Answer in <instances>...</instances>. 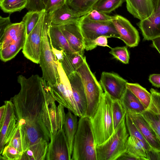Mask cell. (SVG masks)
<instances>
[{"label":"cell","mask_w":160,"mask_h":160,"mask_svg":"<svg viewBox=\"0 0 160 160\" xmlns=\"http://www.w3.org/2000/svg\"><path fill=\"white\" fill-rule=\"evenodd\" d=\"M17 82L20 90L10 100L17 122L25 131L29 147L44 141L49 142L50 133L42 119L45 95L49 88L47 82L37 74L28 78L20 75Z\"/></svg>","instance_id":"cell-1"},{"label":"cell","mask_w":160,"mask_h":160,"mask_svg":"<svg viewBox=\"0 0 160 160\" xmlns=\"http://www.w3.org/2000/svg\"><path fill=\"white\" fill-rule=\"evenodd\" d=\"M90 118L80 117L73 143L71 160H97Z\"/></svg>","instance_id":"cell-2"},{"label":"cell","mask_w":160,"mask_h":160,"mask_svg":"<svg viewBox=\"0 0 160 160\" xmlns=\"http://www.w3.org/2000/svg\"><path fill=\"white\" fill-rule=\"evenodd\" d=\"M112 101L110 96L106 92H103L95 114L90 118L96 145L105 142L114 131L112 113Z\"/></svg>","instance_id":"cell-3"},{"label":"cell","mask_w":160,"mask_h":160,"mask_svg":"<svg viewBox=\"0 0 160 160\" xmlns=\"http://www.w3.org/2000/svg\"><path fill=\"white\" fill-rule=\"evenodd\" d=\"M129 135L125 116L112 135L103 143L96 145L97 160H117L126 151Z\"/></svg>","instance_id":"cell-4"},{"label":"cell","mask_w":160,"mask_h":160,"mask_svg":"<svg viewBox=\"0 0 160 160\" xmlns=\"http://www.w3.org/2000/svg\"><path fill=\"white\" fill-rule=\"evenodd\" d=\"M77 71L81 78L87 98V107L85 116L91 118L100 102L103 93L102 88L91 70L86 58Z\"/></svg>","instance_id":"cell-5"},{"label":"cell","mask_w":160,"mask_h":160,"mask_svg":"<svg viewBox=\"0 0 160 160\" xmlns=\"http://www.w3.org/2000/svg\"><path fill=\"white\" fill-rule=\"evenodd\" d=\"M51 24L50 17L44 28L39 64L42 70V78L48 85L52 86L58 83L60 78L57 62L52 50L48 36Z\"/></svg>","instance_id":"cell-6"},{"label":"cell","mask_w":160,"mask_h":160,"mask_svg":"<svg viewBox=\"0 0 160 160\" xmlns=\"http://www.w3.org/2000/svg\"><path fill=\"white\" fill-rule=\"evenodd\" d=\"M79 22L83 38L85 49L87 51L95 48L93 41L99 36H104L108 38H119L120 35L112 21H92L83 15L80 17Z\"/></svg>","instance_id":"cell-7"},{"label":"cell","mask_w":160,"mask_h":160,"mask_svg":"<svg viewBox=\"0 0 160 160\" xmlns=\"http://www.w3.org/2000/svg\"><path fill=\"white\" fill-rule=\"evenodd\" d=\"M57 62L59 82L56 84L49 85L51 94L59 104L71 111L79 117H82L79 109L74 100L71 85L68 78L61 63Z\"/></svg>","instance_id":"cell-8"},{"label":"cell","mask_w":160,"mask_h":160,"mask_svg":"<svg viewBox=\"0 0 160 160\" xmlns=\"http://www.w3.org/2000/svg\"><path fill=\"white\" fill-rule=\"evenodd\" d=\"M56 101L49 86L45 95L42 119L50 133H54L63 128L65 121L64 107L59 104L57 106Z\"/></svg>","instance_id":"cell-9"},{"label":"cell","mask_w":160,"mask_h":160,"mask_svg":"<svg viewBox=\"0 0 160 160\" xmlns=\"http://www.w3.org/2000/svg\"><path fill=\"white\" fill-rule=\"evenodd\" d=\"M50 17V14L44 9L36 26L27 36L22 52L27 58L32 62L39 64L41 44L44 28Z\"/></svg>","instance_id":"cell-10"},{"label":"cell","mask_w":160,"mask_h":160,"mask_svg":"<svg viewBox=\"0 0 160 160\" xmlns=\"http://www.w3.org/2000/svg\"><path fill=\"white\" fill-rule=\"evenodd\" d=\"M50 134L45 160H71L63 128Z\"/></svg>","instance_id":"cell-11"},{"label":"cell","mask_w":160,"mask_h":160,"mask_svg":"<svg viewBox=\"0 0 160 160\" xmlns=\"http://www.w3.org/2000/svg\"><path fill=\"white\" fill-rule=\"evenodd\" d=\"M127 82L116 73L105 72H102L99 82L104 92L112 99L120 100L127 89Z\"/></svg>","instance_id":"cell-12"},{"label":"cell","mask_w":160,"mask_h":160,"mask_svg":"<svg viewBox=\"0 0 160 160\" xmlns=\"http://www.w3.org/2000/svg\"><path fill=\"white\" fill-rule=\"evenodd\" d=\"M112 21L120 35L119 38L129 47L137 46L140 41L139 32L129 21L123 16L117 15Z\"/></svg>","instance_id":"cell-13"},{"label":"cell","mask_w":160,"mask_h":160,"mask_svg":"<svg viewBox=\"0 0 160 160\" xmlns=\"http://www.w3.org/2000/svg\"><path fill=\"white\" fill-rule=\"evenodd\" d=\"M152 98L148 107L141 114L152 129L160 142V92L150 90Z\"/></svg>","instance_id":"cell-14"},{"label":"cell","mask_w":160,"mask_h":160,"mask_svg":"<svg viewBox=\"0 0 160 160\" xmlns=\"http://www.w3.org/2000/svg\"><path fill=\"white\" fill-rule=\"evenodd\" d=\"M58 26L72 49L83 56L85 46L79 20Z\"/></svg>","instance_id":"cell-15"},{"label":"cell","mask_w":160,"mask_h":160,"mask_svg":"<svg viewBox=\"0 0 160 160\" xmlns=\"http://www.w3.org/2000/svg\"><path fill=\"white\" fill-rule=\"evenodd\" d=\"M6 111L2 124L0 126V153L1 154L6 142L17 125L14 105L10 100L4 101Z\"/></svg>","instance_id":"cell-16"},{"label":"cell","mask_w":160,"mask_h":160,"mask_svg":"<svg viewBox=\"0 0 160 160\" xmlns=\"http://www.w3.org/2000/svg\"><path fill=\"white\" fill-rule=\"evenodd\" d=\"M152 149L160 151V142L156 134L141 114L126 112Z\"/></svg>","instance_id":"cell-17"},{"label":"cell","mask_w":160,"mask_h":160,"mask_svg":"<svg viewBox=\"0 0 160 160\" xmlns=\"http://www.w3.org/2000/svg\"><path fill=\"white\" fill-rule=\"evenodd\" d=\"M157 0H125L128 11L140 20L147 18L153 12Z\"/></svg>","instance_id":"cell-18"},{"label":"cell","mask_w":160,"mask_h":160,"mask_svg":"<svg viewBox=\"0 0 160 160\" xmlns=\"http://www.w3.org/2000/svg\"><path fill=\"white\" fill-rule=\"evenodd\" d=\"M68 77L71 85L74 100L82 117L85 116L87 107V100L80 76L76 71L70 74Z\"/></svg>","instance_id":"cell-19"},{"label":"cell","mask_w":160,"mask_h":160,"mask_svg":"<svg viewBox=\"0 0 160 160\" xmlns=\"http://www.w3.org/2000/svg\"><path fill=\"white\" fill-rule=\"evenodd\" d=\"M137 25L140 29L144 40H152L160 37V12L153 13Z\"/></svg>","instance_id":"cell-20"},{"label":"cell","mask_w":160,"mask_h":160,"mask_svg":"<svg viewBox=\"0 0 160 160\" xmlns=\"http://www.w3.org/2000/svg\"><path fill=\"white\" fill-rule=\"evenodd\" d=\"M80 17L67 3L50 14L51 24L57 26L78 21Z\"/></svg>","instance_id":"cell-21"},{"label":"cell","mask_w":160,"mask_h":160,"mask_svg":"<svg viewBox=\"0 0 160 160\" xmlns=\"http://www.w3.org/2000/svg\"><path fill=\"white\" fill-rule=\"evenodd\" d=\"M48 36L50 45L55 49L67 53L76 52L69 45L66 38L57 25L50 24Z\"/></svg>","instance_id":"cell-22"},{"label":"cell","mask_w":160,"mask_h":160,"mask_svg":"<svg viewBox=\"0 0 160 160\" xmlns=\"http://www.w3.org/2000/svg\"><path fill=\"white\" fill-rule=\"evenodd\" d=\"M11 145L23 154L29 148L26 132L17 122V125L7 140L5 145Z\"/></svg>","instance_id":"cell-23"},{"label":"cell","mask_w":160,"mask_h":160,"mask_svg":"<svg viewBox=\"0 0 160 160\" xmlns=\"http://www.w3.org/2000/svg\"><path fill=\"white\" fill-rule=\"evenodd\" d=\"M27 37L26 30L4 49L0 50V59L3 62L8 61L13 58L22 49Z\"/></svg>","instance_id":"cell-24"},{"label":"cell","mask_w":160,"mask_h":160,"mask_svg":"<svg viewBox=\"0 0 160 160\" xmlns=\"http://www.w3.org/2000/svg\"><path fill=\"white\" fill-rule=\"evenodd\" d=\"M77 117L68 110V112L66 114L63 128L71 157L72 152L74 140L78 126Z\"/></svg>","instance_id":"cell-25"},{"label":"cell","mask_w":160,"mask_h":160,"mask_svg":"<svg viewBox=\"0 0 160 160\" xmlns=\"http://www.w3.org/2000/svg\"><path fill=\"white\" fill-rule=\"evenodd\" d=\"M77 52L67 53L63 51V58L59 62L67 77L77 71L86 59Z\"/></svg>","instance_id":"cell-26"},{"label":"cell","mask_w":160,"mask_h":160,"mask_svg":"<svg viewBox=\"0 0 160 160\" xmlns=\"http://www.w3.org/2000/svg\"><path fill=\"white\" fill-rule=\"evenodd\" d=\"M26 30L25 24L22 21L12 23L6 29L0 37V50L7 47Z\"/></svg>","instance_id":"cell-27"},{"label":"cell","mask_w":160,"mask_h":160,"mask_svg":"<svg viewBox=\"0 0 160 160\" xmlns=\"http://www.w3.org/2000/svg\"><path fill=\"white\" fill-rule=\"evenodd\" d=\"M120 101L126 112L141 114L146 109L142 102L128 88Z\"/></svg>","instance_id":"cell-28"},{"label":"cell","mask_w":160,"mask_h":160,"mask_svg":"<svg viewBox=\"0 0 160 160\" xmlns=\"http://www.w3.org/2000/svg\"><path fill=\"white\" fill-rule=\"evenodd\" d=\"M48 143L45 141L30 146L23 154L21 160H45Z\"/></svg>","instance_id":"cell-29"},{"label":"cell","mask_w":160,"mask_h":160,"mask_svg":"<svg viewBox=\"0 0 160 160\" xmlns=\"http://www.w3.org/2000/svg\"><path fill=\"white\" fill-rule=\"evenodd\" d=\"M126 152L138 160H148L147 151L143 144L134 136H129Z\"/></svg>","instance_id":"cell-30"},{"label":"cell","mask_w":160,"mask_h":160,"mask_svg":"<svg viewBox=\"0 0 160 160\" xmlns=\"http://www.w3.org/2000/svg\"><path fill=\"white\" fill-rule=\"evenodd\" d=\"M98 0H67V4L81 17L88 13Z\"/></svg>","instance_id":"cell-31"},{"label":"cell","mask_w":160,"mask_h":160,"mask_svg":"<svg viewBox=\"0 0 160 160\" xmlns=\"http://www.w3.org/2000/svg\"><path fill=\"white\" fill-rule=\"evenodd\" d=\"M127 88L138 98L146 109L149 106L151 100V94L145 88L138 83L127 82Z\"/></svg>","instance_id":"cell-32"},{"label":"cell","mask_w":160,"mask_h":160,"mask_svg":"<svg viewBox=\"0 0 160 160\" xmlns=\"http://www.w3.org/2000/svg\"><path fill=\"white\" fill-rule=\"evenodd\" d=\"M28 0H2L0 2L1 9L5 13L10 14L20 12L27 5Z\"/></svg>","instance_id":"cell-33"},{"label":"cell","mask_w":160,"mask_h":160,"mask_svg":"<svg viewBox=\"0 0 160 160\" xmlns=\"http://www.w3.org/2000/svg\"><path fill=\"white\" fill-rule=\"evenodd\" d=\"M124 0H98L92 9L107 13H110L121 6Z\"/></svg>","instance_id":"cell-34"},{"label":"cell","mask_w":160,"mask_h":160,"mask_svg":"<svg viewBox=\"0 0 160 160\" xmlns=\"http://www.w3.org/2000/svg\"><path fill=\"white\" fill-rule=\"evenodd\" d=\"M125 123L130 136H134L138 139L143 144L146 151L152 148L130 117L126 113L125 115Z\"/></svg>","instance_id":"cell-35"},{"label":"cell","mask_w":160,"mask_h":160,"mask_svg":"<svg viewBox=\"0 0 160 160\" xmlns=\"http://www.w3.org/2000/svg\"><path fill=\"white\" fill-rule=\"evenodd\" d=\"M112 113L114 130L125 117L126 112L119 99H112Z\"/></svg>","instance_id":"cell-36"},{"label":"cell","mask_w":160,"mask_h":160,"mask_svg":"<svg viewBox=\"0 0 160 160\" xmlns=\"http://www.w3.org/2000/svg\"><path fill=\"white\" fill-rule=\"evenodd\" d=\"M43 10L42 11H28L23 17L22 21L25 25L27 36L31 32L36 26Z\"/></svg>","instance_id":"cell-37"},{"label":"cell","mask_w":160,"mask_h":160,"mask_svg":"<svg viewBox=\"0 0 160 160\" xmlns=\"http://www.w3.org/2000/svg\"><path fill=\"white\" fill-rule=\"evenodd\" d=\"M23 154L13 147L8 145H5L0 159L3 160H21Z\"/></svg>","instance_id":"cell-38"},{"label":"cell","mask_w":160,"mask_h":160,"mask_svg":"<svg viewBox=\"0 0 160 160\" xmlns=\"http://www.w3.org/2000/svg\"><path fill=\"white\" fill-rule=\"evenodd\" d=\"M111 49L109 53L114 58L124 64L128 63L130 57L127 47H117Z\"/></svg>","instance_id":"cell-39"},{"label":"cell","mask_w":160,"mask_h":160,"mask_svg":"<svg viewBox=\"0 0 160 160\" xmlns=\"http://www.w3.org/2000/svg\"><path fill=\"white\" fill-rule=\"evenodd\" d=\"M84 15L89 20L94 21H111L115 18L114 16H110L105 13L93 9Z\"/></svg>","instance_id":"cell-40"},{"label":"cell","mask_w":160,"mask_h":160,"mask_svg":"<svg viewBox=\"0 0 160 160\" xmlns=\"http://www.w3.org/2000/svg\"><path fill=\"white\" fill-rule=\"evenodd\" d=\"M67 0H48L45 5L44 9L48 13L54 11L67 3Z\"/></svg>","instance_id":"cell-41"},{"label":"cell","mask_w":160,"mask_h":160,"mask_svg":"<svg viewBox=\"0 0 160 160\" xmlns=\"http://www.w3.org/2000/svg\"><path fill=\"white\" fill-rule=\"evenodd\" d=\"M44 7L42 0H28L26 8L28 11H42L44 9Z\"/></svg>","instance_id":"cell-42"},{"label":"cell","mask_w":160,"mask_h":160,"mask_svg":"<svg viewBox=\"0 0 160 160\" xmlns=\"http://www.w3.org/2000/svg\"><path fill=\"white\" fill-rule=\"evenodd\" d=\"M12 23L10 16L7 17H2L0 16V37L2 35L6 29Z\"/></svg>","instance_id":"cell-43"},{"label":"cell","mask_w":160,"mask_h":160,"mask_svg":"<svg viewBox=\"0 0 160 160\" xmlns=\"http://www.w3.org/2000/svg\"><path fill=\"white\" fill-rule=\"evenodd\" d=\"M108 38L104 36H99L93 41V44L96 48L98 46L102 47H107L111 48L108 44Z\"/></svg>","instance_id":"cell-44"},{"label":"cell","mask_w":160,"mask_h":160,"mask_svg":"<svg viewBox=\"0 0 160 160\" xmlns=\"http://www.w3.org/2000/svg\"><path fill=\"white\" fill-rule=\"evenodd\" d=\"M148 160H160V151L152 148L147 151Z\"/></svg>","instance_id":"cell-45"},{"label":"cell","mask_w":160,"mask_h":160,"mask_svg":"<svg viewBox=\"0 0 160 160\" xmlns=\"http://www.w3.org/2000/svg\"><path fill=\"white\" fill-rule=\"evenodd\" d=\"M148 79L153 86L157 88H160V74H151L149 77Z\"/></svg>","instance_id":"cell-46"},{"label":"cell","mask_w":160,"mask_h":160,"mask_svg":"<svg viewBox=\"0 0 160 160\" xmlns=\"http://www.w3.org/2000/svg\"><path fill=\"white\" fill-rule=\"evenodd\" d=\"M51 47L56 61L60 62L63 59V51L57 49L51 45Z\"/></svg>","instance_id":"cell-47"},{"label":"cell","mask_w":160,"mask_h":160,"mask_svg":"<svg viewBox=\"0 0 160 160\" xmlns=\"http://www.w3.org/2000/svg\"><path fill=\"white\" fill-rule=\"evenodd\" d=\"M117 160H138L136 158L128 154L126 152L120 156Z\"/></svg>","instance_id":"cell-48"},{"label":"cell","mask_w":160,"mask_h":160,"mask_svg":"<svg viewBox=\"0 0 160 160\" xmlns=\"http://www.w3.org/2000/svg\"><path fill=\"white\" fill-rule=\"evenodd\" d=\"M6 111V105L5 104L0 107V126H1L4 118Z\"/></svg>","instance_id":"cell-49"},{"label":"cell","mask_w":160,"mask_h":160,"mask_svg":"<svg viewBox=\"0 0 160 160\" xmlns=\"http://www.w3.org/2000/svg\"><path fill=\"white\" fill-rule=\"evenodd\" d=\"M152 46L155 48L160 54V37L152 40Z\"/></svg>","instance_id":"cell-50"},{"label":"cell","mask_w":160,"mask_h":160,"mask_svg":"<svg viewBox=\"0 0 160 160\" xmlns=\"http://www.w3.org/2000/svg\"><path fill=\"white\" fill-rule=\"evenodd\" d=\"M160 12V0H157L153 13Z\"/></svg>","instance_id":"cell-51"},{"label":"cell","mask_w":160,"mask_h":160,"mask_svg":"<svg viewBox=\"0 0 160 160\" xmlns=\"http://www.w3.org/2000/svg\"><path fill=\"white\" fill-rule=\"evenodd\" d=\"M43 4L44 5V6L46 4L48 0H42Z\"/></svg>","instance_id":"cell-52"},{"label":"cell","mask_w":160,"mask_h":160,"mask_svg":"<svg viewBox=\"0 0 160 160\" xmlns=\"http://www.w3.org/2000/svg\"><path fill=\"white\" fill-rule=\"evenodd\" d=\"M2 0H0V2H1Z\"/></svg>","instance_id":"cell-53"}]
</instances>
